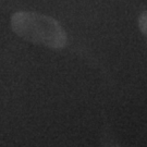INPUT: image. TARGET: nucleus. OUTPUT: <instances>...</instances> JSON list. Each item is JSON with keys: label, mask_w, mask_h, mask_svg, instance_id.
Here are the masks:
<instances>
[{"label": "nucleus", "mask_w": 147, "mask_h": 147, "mask_svg": "<svg viewBox=\"0 0 147 147\" xmlns=\"http://www.w3.org/2000/svg\"><path fill=\"white\" fill-rule=\"evenodd\" d=\"M138 26L143 34L147 36V10L144 11L138 18Z\"/></svg>", "instance_id": "2"}, {"label": "nucleus", "mask_w": 147, "mask_h": 147, "mask_svg": "<svg viewBox=\"0 0 147 147\" xmlns=\"http://www.w3.org/2000/svg\"><path fill=\"white\" fill-rule=\"evenodd\" d=\"M11 28L26 42L50 49H62L68 42L67 33L56 19L33 11H18L11 16Z\"/></svg>", "instance_id": "1"}]
</instances>
